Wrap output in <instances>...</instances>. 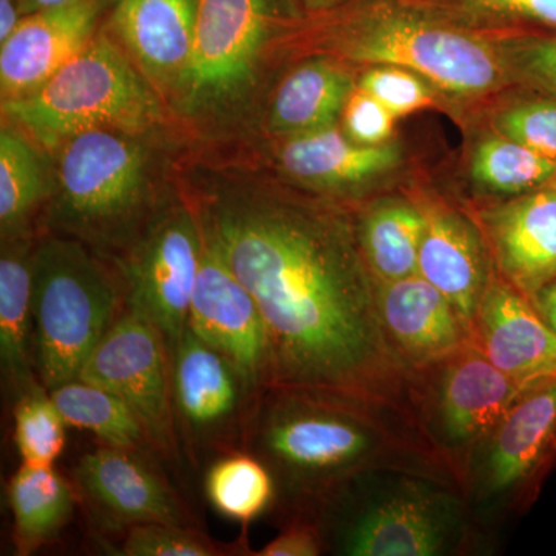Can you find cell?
Segmentation results:
<instances>
[{"label": "cell", "instance_id": "12", "mask_svg": "<svg viewBox=\"0 0 556 556\" xmlns=\"http://www.w3.org/2000/svg\"><path fill=\"white\" fill-rule=\"evenodd\" d=\"M188 327L229 361L254 393L260 394L270 386L265 320L251 292L206 232Z\"/></svg>", "mask_w": 556, "mask_h": 556}, {"label": "cell", "instance_id": "4", "mask_svg": "<svg viewBox=\"0 0 556 556\" xmlns=\"http://www.w3.org/2000/svg\"><path fill=\"white\" fill-rule=\"evenodd\" d=\"M33 364L47 391L79 379L126 311L118 269L83 241L43 230L31 257Z\"/></svg>", "mask_w": 556, "mask_h": 556}, {"label": "cell", "instance_id": "10", "mask_svg": "<svg viewBox=\"0 0 556 556\" xmlns=\"http://www.w3.org/2000/svg\"><path fill=\"white\" fill-rule=\"evenodd\" d=\"M257 397L229 361L186 327L172 354V401L179 442L190 457L241 450Z\"/></svg>", "mask_w": 556, "mask_h": 556}, {"label": "cell", "instance_id": "19", "mask_svg": "<svg viewBox=\"0 0 556 556\" xmlns=\"http://www.w3.org/2000/svg\"><path fill=\"white\" fill-rule=\"evenodd\" d=\"M378 302L383 328L413 361L447 357L470 338L450 300L420 274L378 281Z\"/></svg>", "mask_w": 556, "mask_h": 556}, {"label": "cell", "instance_id": "17", "mask_svg": "<svg viewBox=\"0 0 556 556\" xmlns=\"http://www.w3.org/2000/svg\"><path fill=\"white\" fill-rule=\"evenodd\" d=\"M484 228L503 278L530 300L556 278V186L485 212Z\"/></svg>", "mask_w": 556, "mask_h": 556}, {"label": "cell", "instance_id": "14", "mask_svg": "<svg viewBox=\"0 0 556 556\" xmlns=\"http://www.w3.org/2000/svg\"><path fill=\"white\" fill-rule=\"evenodd\" d=\"M199 0H112L104 27L160 94L188 67Z\"/></svg>", "mask_w": 556, "mask_h": 556}, {"label": "cell", "instance_id": "22", "mask_svg": "<svg viewBox=\"0 0 556 556\" xmlns=\"http://www.w3.org/2000/svg\"><path fill=\"white\" fill-rule=\"evenodd\" d=\"M35 237L2 241L0 255V361L14 396L42 387L33 364L31 257Z\"/></svg>", "mask_w": 556, "mask_h": 556}, {"label": "cell", "instance_id": "39", "mask_svg": "<svg viewBox=\"0 0 556 556\" xmlns=\"http://www.w3.org/2000/svg\"><path fill=\"white\" fill-rule=\"evenodd\" d=\"M24 17L20 0H0V43L16 31Z\"/></svg>", "mask_w": 556, "mask_h": 556}, {"label": "cell", "instance_id": "6", "mask_svg": "<svg viewBox=\"0 0 556 556\" xmlns=\"http://www.w3.org/2000/svg\"><path fill=\"white\" fill-rule=\"evenodd\" d=\"M350 396L311 388L274 386L255 399L241 450L257 456L273 478L317 489L361 464L371 434L348 408Z\"/></svg>", "mask_w": 556, "mask_h": 556}, {"label": "cell", "instance_id": "32", "mask_svg": "<svg viewBox=\"0 0 556 556\" xmlns=\"http://www.w3.org/2000/svg\"><path fill=\"white\" fill-rule=\"evenodd\" d=\"M14 442L22 464L54 466L65 447V422L50 391L40 387L16 399Z\"/></svg>", "mask_w": 556, "mask_h": 556}, {"label": "cell", "instance_id": "27", "mask_svg": "<svg viewBox=\"0 0 556 556\" xmlns=\"http://www.w3.org/2000/svg\"><path fill=\"white\" fill-rule=\"evenodd\" d=\"M357 239L376 281L419 274V251L426 217L416 201H376L356 222Z\"/></svg>", "mask_w": 556, "mask_h": 556}, {"label": "cell", "instance_id": "15", "mask_svg": "<svg viewBox=\"0 0 556 556\" xmlns=\"http://www.w3.org/2000/svg\"><path fill=\"white\" fill-rule=\"evenodd\" d=\"M475 338L489 361L518 382L535 386L556 372V332L506 278L490 277Z\"/></svg>", "mask_w": 556, "mask_h": 556}, {"label": "cell", "instance_id": "34", "mask_svg": "<svg viewBox=\"0 0 556 556\" xmlns=\"http://www.w3.org/2000/svg\"><path fill=\"white\" fill-rule=\"evenodd\" d=\"M240 548L215 543L197 526L150 522L134 527L124 535L119 555L124 556H222Z\"/></svg>", "mask_w": 556, "mask_h": 556}, {"label": "cell", "instance_id": "37", "mask_svg": "<svg viewBox=\"0 0 556 556\" xmlns=\"http://www.w3.org/2000/svg\"><path fill=\"white\" fill-rule=\"evenodd\" d=\"M342 130L351 141L361 146H380L390 142L396 126V116L367 91L358 89L348 98L343 108Z\"/></svg>", "mask_w": 556, "mask_h": 556}, {"label": "cell", "instance_id": "24", "mask_svg": "<svg viewBox=\"0 0 556 556\" xmlns=\"http://www.w3.org/2000/svg\"><path fill=\"white\" fill-rule=\"evenodd\" d=\"M7 496L14 548L21 556L35 554L60 535L79 503L73 482L54 466L22 464L10 479Z\"/></svg>", "mask_w": 556, "mask_h": 556}, {"label": "cell", "instance_id": "28", "mask_svg": "<svg viewBox=\"0 0 556 556\" xmlns=\"http://www.w3.org/2000/svg\"><path fill=\"white\" fill-rule=\"evenodd\" d=\"M50 394L67 426L89 431L102 444L159 457L141 420L116 394L83 379L62 383Z\"/></svg>", "mask_w": 556, "mask_h": 556}, {"label": "cell", "instance_id": "30", "mask_svg": "<svg viewBox=\"0 0 556 556\" xmlns=\"http://www.w3.org/2000/svg\"><path fill=\"white\" fill-rule=\"evenodd\" d=\"M274 484L276 481L265 463L244 450L219 455L204 479L211 506L241 525L265 514L274 497Z\"/></svg>", "mask_w": 556, "mask_h": 556}, {"label": "cell", "instance_id": "18", "mask_svg": "<svg viewBox=\"0 0 556 556\" xmlns=\"http://www.w3.org/2000/svg\"><path fill=\"white\" fill-rule=\"evenodd\" d=\"M417 204L426 217L419 274L450 300L468 336L475 338L479 302L492 277L484 244L477 229L452 207L428 197Z\"/></svg>", "mask_w": 556, "mask_h": 556}, {"label": "cell", "instance_id": "13", "mask_svg": "<svg viewBox=\"0 0 556 556\" xmlns=\"http://www.w3.org/2000/svg\"><path fill=\"white\" fill-rule=\"evenodd\" d=\"M112 0H70L28 14L0 43L2 102L22 100L49 83L100 33Z\"/></svg>", "mask_w": 556, "mask_h": 556}, {"label": "cell", "instance_id": "38", "mask_svg": "<svg viewBox=\"0 0 556 556\" xmlns=\"http://www.w3.org/2000/svg\"><path fill=\"white\" fill-rule=\"evenodd\" d=\"M321 540L317 529L306 522L289 526L287 530L266 544L257 556H317Z\"/></svg>", "mask_w": 556, "mask_h": 556}, {"label": "cell", "instance_id": "29", "mask_svg": "<svg viewBox=\"0 0 556 556\" xmlns=\"http://www.w3.org/2000/svg\"><path fill=\"white\" fill-rule=\"evenodd\" d=\"M439 20L482 35L556 31V0H404Z\"/></svg>", "mask_w": 556, "mask_h": 556}, {"label": "cell", "instance_id": "2", "mask_svg": "<svg viewBox=\"0 0 556 556\" xmlns=\"http://www.w3.org/2000/svg\"><path fill=\"white\" fill-rule=\"evenodd\" d=\"M270 50L334 58L353 67L409 70L447 101H485L514 86L492 36L404 0H346L321 13L291 14Z\"/></svg>", "mask_w": 556, "mask_h": 556}, {"label": "cell", "instance_id": "41", "mask_svg": "<svg viewBox=\"0 0 556 556\" xmlns=\"http://www.w3.org/2000/svg\"><path fill=\"white\" fill-rule=\"evenodd\" d=\"M346 0H289L292 7L299 11L300 14H316L321 11L336 9L342 5Z\"/></svg>", "mask_w": 556, "mask_h": 556}, {"label": "cell", "instance_id": "1", "mask_svg": "<svg viewBox=\"0 0 556 556\" xmlns=\"http://www.w3.org/2000/svg\"><path fill=\"white\" fill-rule=\"evenodd\" d=\"M193 201L265 320L269 387L367 394L387 365L386 328L378 281L345 208L248 175L208 179Z\"/></svg>", "mask_w": 556, "mask_h": 556}, {"label": "cell", "instance_id": "35", "mask_svg": "<svg viewBox=\"0 0 556 556\" xmlns=\"http://www.w3.org/2000/svg\"><path fill=\"white\" fill-rule=\"evenodd\" d=\"M357 87L386 105L396 118L434 108L444 98L415 72L391 65L365 68L358 75Z\"/></svg>", "mask_w": 556, "mask_h": 556}, {"label": "cell", "instance_id": "23", "mask_svg": "<svg viewBox=\"0 0 556 556\" xmlns=\"http://www.w3.org/2000/svg\"><path fill=\"white\" fill-rule=\"evenodd\" d=\"M497 427L489 482L493 490H506L532 471L554 434L556 372L530 387Z\"/></svg>", "mask_w": 556, "mask_h": 556}, {"label": "cell", "instance_id": "26", "mask_svg": "<svg viewBox=\"0 0 556 556\" xmlns=\"http://www.w3.org/2000/svg\"><path fill=\"white\" fill-rule=\"evenodd\" d=\"M38 144L3 119L0 130V233L2 241L35 237L33 222L49 206L53 179Z\"/></svg>", "mask_w": 556, "mask_h": 556}, {"label": "cell", "instance_id": "20", "mask_svg": "<svg viewBox=\"0 0 556 556\" xmlns=\"http://www.w3.org/2000/svg\"><path fill=\"white\" fill-rule=\"evenodd\" d=\"M356 67L329 56H308L278 84L266 127L289 138L338 126L357 87Z\"/></svg>", "mask_w": 556, "mask_h": 556}, {"label": "cell", "instance_id": "33", "mask_svg": "<svg viewBox=\"0 0 556 556\" xmlns=\"http://www.w3.org/2000/svg\"><path fill=\"white\" fill-rule=\"evenodd\" d=\"M506 62L514 86H526L556 97V33L489 35Z\"/></svg>", "mask_w": 556, "mask_h": 556}, {"label": "cell", "instance_id": "36", "mask_svg": "<svg viewBox=\"0 0 556 556\" xmlns=\"http://www.w3.org/2000/svg\"><path fill=\"white\" fill-rule=\"evenodd\" d=\"M495 129L556 163V97L518 101L500 110Z\"/></svg>", "mask_w": 556, "mask_h": 556}, {"label": "cell", "instance_id": "11", "mask_svg": "<svg viewBox=\"0 0 556 556\" xmlns=\"http://www.w3.org/2000/svg\"><path fill=\"white\" fill-rule=\"evenodd\" d=\"M159 457L102 444L79 457L72 482L104 535L150 522L195 526L181 496L155 466Z\"/></svg>", "mask_w": 556, "mask_h": 556}, {"label": "cell", "instance_id": "9", "mask_svg": "<svg viewBox=\"0 0 556 556\" xmlns=\"http://www.w3.org/2000/svg\"><path fill=\"white\" fill-rule=\"evenodd\" d=\"M79 379L126 402L160 459L177 463L182 448L172 401V356L148 318L126 308L91 353Z\"/></svg>", "mask_w": 556, "mask_h": 556}, {"label": "cell", "instance_id": "5", "mask_svg": "<svg viewBox=\"0 0 556 556\" xmlns=\"http://www.w3.org/2000/svg\"><path fill=\"white\" fill-rule=\"evenodd\" d=\"M3 119L56 152L89 130L146 137L164 123L161 94L102 25L89 46L35 93L2 102Z\"/></svg>", "mask_w": 556, "mask_h": 556}, {"label": "cell", "instance_id": "7", "mask_svg": "<svg viewBox=\"0 0 556 556\" xmlns=\"http://www.w3.org/2000/svg\"><path fill=\"white\" fill-rule=\"evenodd\" d=\"M294 13L289 0H199L192 53L172 93L178 112L204 121L239 108Z\"/></svg>", "mask_w": 556, "mask_h": 556}, {"label": "cell", "instance_id": "3", "mask_svg": "<svg viewBox=\"0 0 556 556\" xmlns=\"http://www.w3.org/2000/svg\"><path fill=\"white\" fill-rule=\"evenodd\" d=\"M139 139L89 130L64 142L56 150L43 230L83 241L109 262L118 260L163 203L155 195L149 150Z\"/></svg>", "mask_w": 556, "mask_h": 556}, {"label": "cell", "instance_id": "16", "mask_svg": "<svg viewBox=\"0 0 556 556\" xmlns=\"http://www.w3.org/2000/svg\"><path fill=\"white\" fill-rule=\"evenodd\" d=\"M281 139L276 152L278 170L291 185L325 197L365 188L402 164L396 142L361 146L338 126Z\"/></svg>", "mask_w": 556, "mask_h": 556}, {"label": "cell", "instance_id": "25", "mask_svg": "<svg viewBox=\"0 0 556 556\" xmlns=\"http://www.w3.org/2000/svg\"><path fill=\"white\" fill-rule=\"evenodd\" d=\"M442 527L433 508L416 496H396L357 519L345 538L354 556H431L442 546Z\"/></svg>", "mask_w": 556, "mask_h": 556}, {"label": "cell", "instance_id": "31", "mask_svg": "<svg viewBox=\"0 0 556 556\" xmlns=\"http://www.w3.org/2000/svg\"><path fill=\"white\" fill-rule=\"evenodd\" d=\"M471 177L490 192L518 197L551 185L556 163L496 131L475 148Z\"/></svg>", "mask_w": 556, "mask_h": 556}, {"label": "cell", "instance_id": "42", "mask_svg": "<svg viewBox=\"0 0 556 556\" xmlns=\"http://www.w3.org/2000/svg\"><path fill=\"white\" fill-rule=\"evenodd\" d=\"M22 13L24 16L28 14L38 13V11L53 9V7L64 5L70 0H20Z\"/></svg>", "mask_w": 556, "mask_h": 556}, {"label": "cell", "instance_id": "21", "mask_svg": "<svg viewBox=\"0 0 556 556\" xmlns=\"http://www.w3.org/2000/svg\"><path fill=\"white\" fill-rule=\"evenodd\" d=\"M530 387L501 371L481 348L460 354L442 380L441 419L448 438L468 442L500 426Z\"/></svg>", "mask_w": 556, "mask_h": 556}, {"label": "cell", "instance_id": "40", "mask_svg": "<svg viewBox=\"0 0 556 556\" xmlns=\"http://www.w3.org/2000/svg\"><path fill=\"white\" fill-rule=\"evenodd\" d=\"M532 303L548 327L556 332V278L536 292Z\"/></svg>", "mask_w": 556, "mask_h": 556}, {"label": "cell", "instance_id": "8", "mask_svg": "<svg viewBox=\"0 0 556 556\" xmlns=\"http://www.w3.org/2000/svg\"><path fill=\"white\" fill-rule=\"evenodd\" d=\"M204 229L195 201L163 200L138 239L113 262L127 309L156 327L170 356L188 327Z\"/></svg>", "mask_w": 556, "mask_h": 556}]
</instances>
